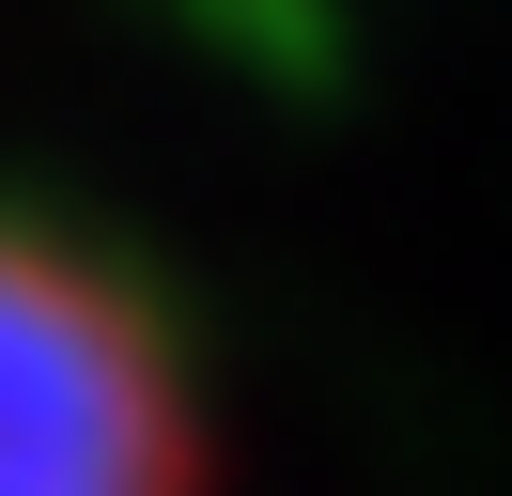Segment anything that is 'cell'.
<instances>
[{
    "label": "cell",
    "mask_w": 512,
    "mask_h": 496,
    "mask_svg": "<svg viewBox=\"0 0 512 496\" xmlns=\"http://www.w3.org/2000/svg\"><path fill=\"white\" fill-rule=\"evenodd\" d=\"M0 496H202L156 310L32 217H0Z\"/></svg>",
    "instance_id": "1"
}]
</instances>
